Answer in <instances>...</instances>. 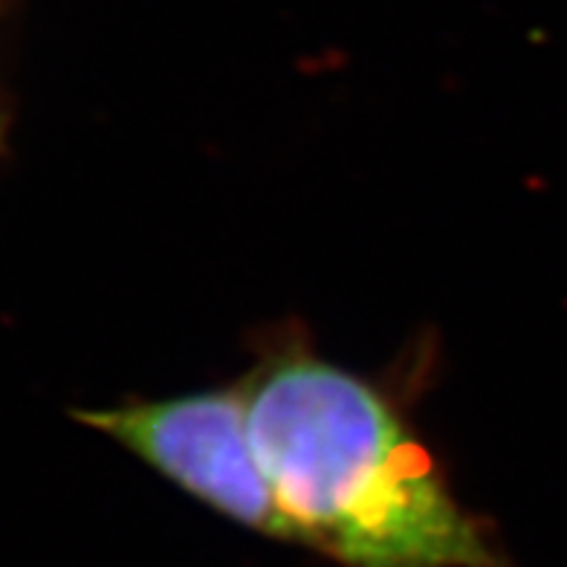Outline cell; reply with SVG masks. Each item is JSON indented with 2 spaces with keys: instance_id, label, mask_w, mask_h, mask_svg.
Returning a JSON list of instances; mask_svg holds the SVG:
<instances>
[{
  "instance_id": "6da1fadb",
  "label": "cell",
  "mask_w": 567,
  "mask_h": 567,
  "mask_svg": "<svg viewBox=\"0 0 567 567\" xmlns=\"http://www.w3.org/2000/svg\"><path fill=\"white\" fill-rule=\"evenodd\" d=\"M296 542L344 567H509L394 396L290 333L240 380Z\"/></svg>"
},
{
  "instance_id": "7a4b0ae2",
  "label": "cell",
  "mask_w": 567,
  "mask_h": 567,
  "mask_svg": "<svg viewBox=\"0 0 567 567\" xmlns=\"http://www.w3.org/2000/svg\"><path fill=\"white\" fill-rule=\"evenodd\" d=\"M79 417L224 518L278 542H296L255 455L240 382L165 400H131Z\"/></svg>"
}]
</instances>
